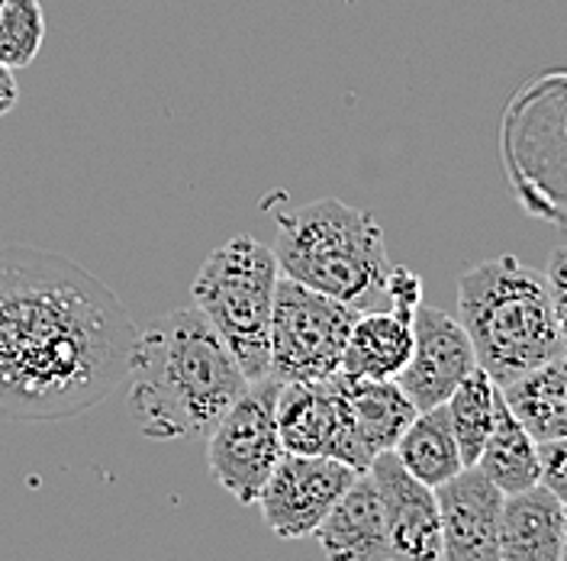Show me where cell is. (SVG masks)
I'll list each match as a JSON object with an SVG mask.
<instances>
[{"label": "cell", "mask_w": 567, "mask_h": 561, "mask_svg": "<svg viewBox=\"0 0 567 561\" xmlns=\"http://www.w3.org/2000/svg\"><path fill=\"white\" fill-rule=\"evenodd\" d=\"M140 326L62 252L0 246V420L87 414L130 381Z\"/></svg>", "instance_id": "cell-1"}, {"label": "cell", "mask_w": 567, "mask_h": 561, "mask_svg": "<svg viewBox=\"0 0 567 561\" xmlns=\"http://www.w3.org/2000/svg\"><path fill=\"white\" fill-rule=\"evenodd\" d=\"M126 385L142 436L168 442L210 436L251 381L210 319L181 307L142 329Z\"/></svg>", "instance_id": "cell-2"}, {"label": "cell", "mask_w": 567, "mask_h": 561, "mask_svg": "<svg viewBox=\"0 0 567 561\" xmlns=\"http://www.w3.org/2000/svg\"><path fill=\"white\" fill-rule=\"evenodd\" d=\"M458 310L477 365L496 387L513 385L565 355L551 284L516 255L471 265L458 278Z\"/></svg>", "instance_id": "cell-3"}, {"label": "cell", "mask_w": 567, "mask_h": 561, "mask_svg": "<svg viewBox=\"0 0 567 561\" xmlns=\"http://www.w3.org/2000/svg\"><path fill=\"white\" fill-rule=\"evenodd\" d=\"M275 255L281 275L364 310L388 307L390 258L384 230L371 211L336 197L278 216Z\"/></svg>", "instance_id": "cell-4"}, {"label": "cell", "mask_w": 567, "mask_h": 561, "mask_svg": "<svg viewBox=\"0 0 567 561\" xmlns=\"http://www.w3.org/2000/svg\"><path fill=\"white\" fill-rule=\"evenodd\" d=\"M281 265L275 248L255 236H233L213 248L190 284L194 307L239 358L248 381L271 375V319Z\"/></svg>", "instance_id": "cell-5"}, {"label": "cell", "mask_w": 567, "mask_h": 561, "mask_svg": "<svg viewBox=\"0 0 567 561\" xmlns=\"http://www.w3.org/2000/svg\"><path fill=\"white\" fill-rule=\"evenodd\" d=\"M354 319V307L281 275L271 319V375L281 385L336 378Z\"/></svg>", "instance_id": "cell-6"}, {"label": "cell", "mask_w": 567, "mask_h": 561, "mask_svg": "<svg viewBox=\"0 0 567 561\" xmlns=\"http://www.w3.org/2000/svg\"><path fill=\"white\" fill-rule=\"evenodd\" d=\"M278 394L281 381L275 375L251 381L207 436V468L213 481L243 507L258 503L284 458Z\"/></svg>", "instance_id": "cell-7"}, {"label": "cell", "mask_w": 567, "mask_h": 561, "mask_svg": "<svg viewBox=\"0 0 567 561\" xmlns=\"http://www.w3.org/2000/svg\"><path fill=\"white\" fill-rule=\"evenodd\" d=\"M278 429L284 452L339 458L354 471H368L371 458L358 442L342 375L322 381H290L278 394Z\"/></svg>", "instance_id": "cell-8"}, {"label": "cell", "mask_w": 567, "mask_h": 561, "mask_svg": "<svg viewBox=\"0 0 567 561\" xmlns=\"http://www.w3.org/2000/svg\"><path fill=\"white\" fill-rule=\"evenodd\" d=\"M361 471L339 458L284 452L258 497L261 517L278 539L317 536L329 510L342 500Z\"/></svg>", "instance_id": "cell-9"}, {"label": "cell", "mask_w": 567, "mask_h": 561, "mask_svg": "<svg viewBox=\"0 0 567 561\" xmlns=\"http://www.w3.org/2000/svg\"><path fill=\"white\" fill-rule=\"evenodd\" d=\"M413 358L400 371L396 385L406 390V397L416 404V410L445 407L449 397L464 385V378L481 368L477 351L471 346L467 329L461 319L435 307H420L413 319Z\"/></svg>", "instance_id": "cell-10"}, {"label": "cell", "mask_w": 567, "mask_h": 561, "mask_svg": "<svg viewBox=\"0 0 567 561\" xmlns=\"http://www.w3.org/2000/svg\"><path fill=\"white\" fill-rule=\"evenodd\" d=\"M442 510V561H503V503L506 493L481 468H464L439 488Z\"/></svg>", "instance_id": "cell-11"}, {"label": "cell", "mask_w": 567, "mask_h": 561, "mask_svg": "<svg viewBox=\"0 0 567 561\" xmlns=\"http://www.w3.org/2000/svg\"><path fill=\"white\" fill-rule=\"evenodd\" d=\"M371 478L384 500L393 561H442V510L439 493L416 481L396 452L371 461Z\"/></svg>", "instance_id": "cell-12"}, {"label": "cell", "mask_w": 567, "mask_h": 561, "mask_svg": "<svg viewBox=\"0 0 567 561\" xmlns=\"http://www.w3.org/2000/svg\"><path fill=\"white\" fill-rule=\"evenodd\" d=\"M317 542L329 561H393L384 500L371 471H361L329 510L317 529Z\"/></svg>", "instance_id": "cell-13"}, {"label": "cell", "mask_w": 567, "mask_h": 561, "mask_svg": "<svg viewBox=\"0 0 567 561\" xmlns=\"http://www.w3.org/2000/svg\"><path fill=\"white\" fill-rule=\"evenodd\" d=\"M567 507L545 484L509 493L503 503L499 559L503 561H565Z\"/></svg>", "instance_id": "cell-14"}, {"label": "cell", "mask_w": 567, "mask_h": 561, "mask_svg": "<svg viewBox=\"0 0 567 561\" xmlns=\"http://www.w3.org/2000/svg\"><path fill=\"white\" fill-rule=\"evenodd\" d=\"M413 319L393 314L390 307L358 314L342 358V375L396 381L413 358Z\"/></svg>", "instance_id": "cell-15"}, {"label": "cell", "mask_w": 567, "mask_h": 561, "mask_svg": "<svg viewBox=\"0 0 567 561\" xmlns=\"http://www.w3.org/2000/svg\"><path fill=\"white\" fill-rule=\"evenodd\" d=\"M342 375V371H339ZM342 385L349 394L358 442L374 461L384 452H393L410 422L420 417L416 404L406 397V390L396 381H378V378H354L342 375Z\"/></svg>", "instance_id": "cell-16"}, {"label": "cell", "mask_w": 567, "mask_h": 561, "mask_svg": "<svg viewBox=\"0 0 567 561\" xmlns=\"http://www.w3.org/2000/svg\"><path fill=\"white\" fill-rule=\"evenodd\" d=\"M474 468H481L506 497L542 484V442L526 429V422L509 410L503 390H499L494 432Z\"/></svg>", "instance_id": "cell-17"}, {"label": "cell", "mask_w": 567, "mask_h": 561, "mask_svg": "<svg viewBox=\"0 0 567 561\" xmlns=\"http://www.w3.org/2000/svg\"><path fill=\"white\" fill-rule=\"evenodd\" d=\"M499 390L538 442L567 439V351Z\"/></svg>", "instance_id": "cell-18"}, {"label": "cell", "mask_w": 567, "mask_h": 561, "mask_svg": "<svg viewBox=\"0 0 567 561\" xmlns=\"http://www.w3.org/2000/svg\"><path fill=\"white\" fill-rule=\"evenodd\" d=\"M393 452L400 458V465L432 491L455 481L464 471L458 436L452 429L445 407L423 410L416 420L410 422V429L403 432V439L396 442Z\"/></svg>", "instance_id": "cell-19"}, {"label": "cell", "mask_w": 567, "mask_h": 561, "mask_svg": "<svg viewBox=\"0 0 567 561\" xmlns=\"http://www.w3.org/2000/svg\"><path fill=\"white\" fill-rule=\"evenodd\" d=\"M496 407H499V387L484 368H474L464 378V385L449 397L445 410H449L452 429L458 436L464 468H474L484 452L496 426Z\"/></svg>", "instance_id": "cell-20"}, {"label": "cell", "mask_w": 567, "mask_h": 561, "mask_svg": "<svg viewBox=\"0 0 567 561\" xmlns=\"http://www.w3.org/2000/svg\"><path fill=\"white\" fill-rule=\"evenodd\" d=\"M45 42V13L39 0H0V62L7 69L33 65Z\"/></svg>", "instance_id": "cell-21"}, {"label": "cell", "mask_w": 567, "mask_h": 561, "mask_svg": "<svg viewBox=\"0 0 567 561\" xmlns=\"http://www.w3.org/2000/svg\"><path fill=\"white\" fill-rule=\"evenodd\" d=\"M388 307L393 314L416 319L420 307H423V278L413 268H403V265L390 268Z\"/></svg>", "instance_id": "cell-22"}, {"label": "cell", "mask_w": 567, "mask_h": 561, "mask_svg": "<svg viewBox=\"0 0 567 561\" xmlns=\"http://www.w3.org/2000/svg\"><path fill=\"white\" fill-rule=\"evenodd\" d=\"M542 484L567 507V439L542 442Z\"/></svg>", "instance_id": "cell-23"}, {"label": "cell", "mask_w": 567, "mask_h": 561, "mask_svg": "<svg viewBox=\"0 0 567 561\" xmlns=\"http://www.w3.org/2000/svg\"><path fill=\"white\" fill-rule=\"evenodd\" d=\"M545 278L551 284V300H555V316L561 326V339H565L567 351V246L555 248L545 268Z\"/></svg>", "instance_id": "cell-24"}, {"label": "cell", "mask_w": 567, "mask_h": 561, "mask_svg": "<svg viewBox=\"0 0 567 561\" xmlns=\"http://www.w3.org/2000/svg\"><path fill=\"white\" fill-rule=\"evenodd\" d=\"M20 104V88H17V78H13V69H7L0 62V120Z\"/></svg>", "instance_id": "cell-25"}, {"label": "cell", "mask_w": 567, "mask_h": 561, "mask_svg": "<svg viewBox=\"0 0 567 561\" xmlns=\"http://www.w3.org/2000/svg\"><path fill=\"white\" fill-rule=\"evenodd\" d=\"M565 561H567V552H565Z\"/></svg>", "instance_id": "cell-26"}]
</instances>
